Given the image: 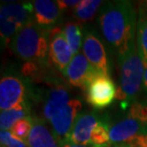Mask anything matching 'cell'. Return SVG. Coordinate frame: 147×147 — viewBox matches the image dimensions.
<instances>
[{
	"label": "cell",
	"instance_id": "5b68a950",
	"mask_svg": "<svg viewBox=\"0 0 147 147\" xmlns=\"http://www.w3.org/2000/svg\"><path fill=\"white\" fill-rule=\"evenodd\" d=\"M88 104L96 110L106 108L117 98V88L110 76L98 73L84 88Z\"/></svg>",
	"mask_w": 147,
	"mask_h": 147
},
{
	"label": "cell",
	"instance_id": "4316f807",
	"mask_svg": "<svg viewBox=\"0 0 147 147\" xmlns=\"http://www.w3.org/2000/svg\"><path fill=\"white\" fill-rule=\"evenodd\" d=\"M139 9H142V11H146V13H147V0H146V1L140 2Z\"/></svg>",
	"mask_w": 147,
	"mask_h": 147
},
{
	"label": "cell",
	"instance_id": "44dd1931",
	"mask_svg": "<svg viewBox=\"0 0 147 147\" xmlns=\"http://www.w3.org/2000/svg\"><path fill=\"white\" fill-rule=\"evenodd\" d=\"M32 128H33V117H28L14 123V125L11 128L10 132L13 136L17 138V139L28 142Z\"/></svg>",
	"mask_w": 147,
	"mask_h": 147
},
{
	"label": "cell",
	"instance_id": "8fae6325",
	"mask_svg": "<svg viewBox=\"0 0 147 147\" xmlns=\"http://www.w3.org/2000/svg\"><path fill=\"white\" fill-rule=\"evenodd\" d=\"M140 135H147V122L126 117L110 127V144L127 143Z\"/></svg>",
	"mask_w": 147,
	"mask_h": 147
},
{
	"label": "cell",
	"instance_id": "484cf974",
	"mask_svg": "<svg viewBox=\"0 0 147 147\" xmlns=\"http://www.w3.org/2000/svg\"><path fill=\"white\" fill-rule=\"evenodd\" d=\"M142 88L143 90L147 92V67L144 70V76H143V83H142Z\"/></svg>",
	"mask_w": 147,
	"mask_h": 147
},
{
	"label": "cell",
	"instance_id": "83f0119b",
	"mask_svg": "<svg viewBox=\"0 0 147 147\" xmlns=\"http://www.w3.org/2000/svg\"><path fill=\"white\" fill-rule=\"evenodd\" d=\"M103 147H131L128 143H119V144H110Z\"/></svg>",
	"mask_w": 147,
	"mask_h": 147
},
{
	"label": "cell",
	"instance_id": "f1b7e54d",
	"mask_svg": "<svg viewBox=\"0 0 147 147\" xmlns=\"http://www.w3.org/2000/svg\"><path fill=\"white\" fill-rule=\"evenodd\" d=\"M0 147H5V146H3V145H1V146H0Z\"/></svg>",
	"mask_w": 147,
	"mask_h": 147
},
{
	"label": "cell",
	"instance_id": "5bb4252c",
	"mask_svg": "<svg viewBox=\"0 0 147 147\" xmlns=\"http://www.w3.org/2000/svg\"><path fill=\"white\" fill-rule=\"evenodd\" d=\"M71 100L68 89L64 85L57 84L49 89L42 106L43 120L50 121L52 117Z\"/></svg>",
	"mask_w": 147,
	"mask_h": 147
},
{
	"label": "cell",
	"instance_id": "ac0fdd59",
	"mask_svg": "<svg viewBox=\"0 0 147 147\" xmlns=\"http://www.w3.org/2000/svg\"><path fill=\"white\" fill-rule=\"evenodd\" d=\"M30 108L28 104L21 105L13 109L2 111L0 114V127L1 130H11V128L20 119H26L30 116Z\"/></svg>",
	"mask_w": 147,
	"mask_h": 147
},
{
	"label": "cell",
	"instance_id": "277c9868",
	"mask_svg": "<svg viewBox=\"0 0 147 147\" xmlns=\"http://www.w3.org/2000/svg\"><path fill=\"white\" fill-rule=\"evenodd\" d=\"M34 20L32 2L2 3L0 8V34L2 45H8L16 34Z\"/></svg>",
	"mask_w": 147,
	"mask_h": 147
},
{
	"label": "cell",
	"instance_id": "cb8c5ba5",
	"mask_svg": "<svg viewBox=\"0 0 147 147\" xmlns=\"http://www.w3.org/2000/svg\"><path fill=\"white\" fill-rule=\"evenodd\" d=\"M79 0H57V3L61 11L66 9H75L79 4Z\"/></svg>",
	"mask_w": 147,
	"mask_h": 147
},
{
	"label": "cell",
	"instance_id": "9c48e42d",
	"mask_svg": "<svg viewBox=\"0 0 147 147\" xmlns=\"http://www.w3.org/2000/svg\"><path fill=\"white\" fill-rule=\"evenodd\" d=\"M82 53L94 69L102 75L110 76L109 63L104 45L93 32L88 31L85 33Z\"/></svg>",
	"mask_w": 147,
	"mask_h": 147
},
{
	"label": "cell",
	"instance_id": "52a82bcc",
	"mask_svg": "<svg viewBox=\"0 0 147 147\" xmlns=\"http://www.w3.org/2000/svg\"><path fill=\"white\" fill-rule=\"evenodd\" d=\"M81 108V101L73 98L52 117L49 123L51 124L53 134L57 140H62L68 136L76 117L80 114Z\"/></svg>",
	"mask_w": 147,
	"mask_h": 147
},
{
	"label": "cell",
	"instance_id": "d6986e66",
	"mask_svg": "<svg viewBox=\"0 0 147 147\" xmlns=\"http://www.w3.org/2000/svg\"><path fill=\"white\" fill-rule=\"evenodd\" d=\"M101 5L102 1L100 0H81L73 10V14L78 22L89 21L95 16Z\"/></svg>",
	"mask_w": 147,
	"mask_h": 147
},
{
	"label": "cell",
	"instance_id": "30bf717a",
	"mask_svg": "<svg viewBox=\"0 0 147 147\" xmlns=\"http://www.w3.org/2000/svg\"><path fill=\"white\" fill-rule=\"evenodd\" d=\"M98 73L87 60L83 53L74 55L71 62L62 72L63 76L72 86L82 89H84L90 79Z\"/></svg>",
	"mask_w": 147,
	"mask_h": 147
},
{
	"label": "cell",
	"instance_id": "9a60e30c",
	"mask_svg": "<svg viewBox=\"0 0 147 147\" xmlns=\"http://www.w3.org/2000/svg\"><path fill=\"white\" fill-rule=\"evenodd\" d=\"M28 143L30 147H60L52 130L47 127L45 120L34 117Z\"/></svg>",
	"mask_w": 147,
	"mask_h": 147
},
{
	"label": "cell",
	"instance_id": "4fadbf2b",
	"mask_svg": "<svg viewBox=\"0 0 147 147\" xmlns=\"http://www.w3.org/2000/svg\"><path fill=\"white\" fill-rule=\"evenodd\" d=\"M34 4V20L38 26L47 31L57 28L60 20L61 11L57 1L51 0H36Z\"/></svg>",
	"mask_w": 147,
	"mask_h": 147
},
{
	"label": "cell",
	"instance_id": "d4e9b609",
	"mask_svg": "<svg viewBox=\"0 0 147 147\" xmlns=\"http://www.w3.org/2000/svg\"><path fill=\"white\" fill-rule=\"evenodd\" d=\"M60 147H98V146H94V145H78V144H73V143L66 142L64 140H58Z\"/></svg>",
	"mask_w": 147,
	"mask_h": 147
},
{
	"label": "cell",
	"instance_id": "e0dca14e",
	"mask_svg": "<svg viewBox=\"0 0 147 147\" xmlns=\"http://www.w3.org/2000/svg\"><path fill=\"white\" fill-rule=\"evenodd\" d=\"M137 48L139 54L144 64L147 67V13L139 9L137 25V36H136Z\"/></svg>",
	"mask_w": 147,
	"mask_h": 147
},
{
	"label": "cell",
	"instance_id": "2e32d148",
	"mask_svg": "<svg viewBox=\"0 0 147 147\" xmlns=\"http://www.w3.org/2000/svg\"><path fill=\"white\" fill-rule=\"evenodd\" d=\"M62 33L74 55H78L82 49L84 36L83 27L78 22H69L63 28Z\"/></svg>",
	"mask_w": 147,
	"mask_h": 147
},
{
	"label": "cell",
	"instance_id": "6da1fadb",
	"mask_svg": "<svg viewBox=\"0 0 147 147\" xmlns=\"http://www.w3.org/2000/svg\"><path fill=\"white\" fill-rule=\"evenodd\" d=\"M99 26L106 42L117 57L136 45L138 16L132 2L117 0L107 2L99 13Z\"/></svg>",
	"mask_w": 147,
	"mask_h": 147
},
{
	"label": "cell",
	"instance_id": "8992f818",
	"mask_svg": "<svg viewBox=\"0 0 147 147\" xmlns=\"http://www.w3.org/2000/svg\"><path fill=\"white\" fill-rule=\"evenodd\" d=\"M26 86L18 76L8 75L0 80V110L6 111L26 104Z\"/></svg>",
	"mask_w": 147,
	"mask_h": 147
},
{
	"label": "cell",
	"instance_id": "7402d4cb",
	"mask_svg": "<svg viewBox=\"0 0 147 147\" xmlns=\"http://www.w3.org/2000/svg\"><path fill=\"white\" fill-rule=\"evenodd\" d=\"M0 142L5 147H30L27 142L17 139L9 130L0 131Z\"/></svg>",
	"mask_w": 147,
	"mask_h": 147
},
{
	"label": "cell",
	"instance_id": "ba28073f",
	"mask_svg": "<svg viewBox=\"0 0 147 147\" xmlns=\"http://www.w3.org/2000/svg\"><path fill=\"white\" fill-rule=\"evenodd\" d=\"M103 119L96 112L80 113L68 136L62 140L78 145H91V135L94 128Z\"/></svg>",
	"mask_w": 147,
	"mask_h": 147
},
{
	"label": "cell",
	"instance_id": "603a6c76",
	"mask_svg": "<svg viewBox=\"0 0 147 147\" xmlns=\"http://www.w3.org/2000/svg\"><path fill=\"white\" fill-rule=\"evenodd\" d=\"M127 117H134V119L147 122V104L139 103V102L132 104L127 114Z\"/></svg>",
	"mask_w": 147,
	"mask_h": 147
},
{
	"label": "cell",
	"instance_id": "ffe728a7",
	"mask_svg": "<svg viewBox=\"0 0 147 147\" xmlns=\"http://www.w3.org/2000/svg\"><path fill=\"white\" fill-rule=\"evenodd\" d=\"M91 145L98 147L110 145V127L106 119H103L94 128L91 135Z\"/></svg>",
	"mask_w": 147,
	"mask_h": 147
},
{
	"label": "cell",
	"instance_id": "7c38bea8",
	"mask_svg": "<svg viewBox=\"0 0 147 147\" xmlns=\"http://www.w3.org/2000/svg\"><path fill=\"white\" fill-rule=\"evenodd\" d=\"M74 55L62 30L55 28L50 33L49 57L54 65L62 73L73 59Z\"/></svg>",
	"mask_w": 147,
	"mask_h": 147
},
{
	"label": "cell",
	"instance_id": "3957f363",
	"mask_svg": "<svg viewBox=\"0 0 147 147\" xmlns=\"http://www.w3.org/2000/svg\"><path fill=\"white\" fill-rule=\"evenodd\" d=\"M119 58V88L117 98L121 100L123 109L136 103L138 95L142 87L144 64L137 48V43Z\"/></svg>",
	"mask_w": 147,
	"mask_h": 147
},
{
	"label": "cell",
	"instance_id": "7a4b0ae2",
	"mask_svg": "<svg viewBox=\"0 0 147 147\" xmlns=\"http://www.w3.org/2000/svg\"><path fill=\"white\" fill-rule=\"evenodd\" d=\"M50 33L34 20L28 23L11 40L10 48L14 55L27 63L47 65L49 57Z\"/></svg>",
	"mask_w": 147,
	"mask_h": 147
}]
</instances>
